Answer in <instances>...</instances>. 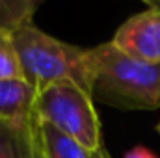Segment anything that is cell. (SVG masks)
<instances>
[{"label":"cell","mask_w":160,"mask_h":158,"mask_svg":"<svg viewBox=\"0 0 160 158\" xmlns=\"http://www.w3.org/2000/svg\"><path fill=\"white\" fill-rule=\"evenodd\" d=\"M34 116L54 125L88 153H95L104 145L93 97L77 82L63 80L38 91Z\"/></svg>","instance_id":"3"},{"label":"cell","mask_w":160,"mask_h":158,"mask_svg":"<svg viewBox=\"0 0 160 158\" xmlns=\"http://www.w3.org/2000/svg\"><path fill=\"white\" fill-rule=\"evenodd\" d=\"M89 93L119 110H158L160 65L121 52L110 41L88 48Z\"/></svg>","instance_id":"1"},{"label":"cell","mask_w":160,"mask_h":158,"mask_svg":"<svg viewBox=\"0 0 160 158\" xmlns=\"http://www.w3.org/2000/svg\"><path fill=\"white\" fill-rule=\"evenodd\" d=\"M9 34L19 56L22 78L36 91L56 82L71 80L89 93L88 48L75 47L45 34L34 24V21L22 22Z\"/></svg>","instance_id":"2"},{"label":"cell","mask_w":160,"mask_h":158,"mask_svg":"<svg viewBox=\"0 0 160 158\" xmlns=\"http://www.w3.org/2000/svg\"><path fill=\"white\" fill-rule=\"evenodd\" d=\"M89 158H112V156H110V153L106 151V147L102 145L101 149H97L95 153H91V155H89Z\"/></svg>","instance_id":"11"},{"label":"cell","mask_w":160,"mask_h":158,"mask_svg":"<svg viewBox=\"0 0 160 158\" xmlns=\"http://www.w3.org/2000/svg\"><path fill=\"white\" fill-rule=\"evenodd\" d=\"M36 134L43 158H89L91 155L73 138L58 130L54 125L38 117H36Z\"/></svg>","instance_id":"7"},{"label":"cell","mask_w":160,"mask_h":158,"mask_svg":"<svg viewBox=\"0 0 160 158\" xmlns=\"http://www.w3.org/2000/svg\"><path fill=\"white\" fill-rule=\"evenodd\" d=\"M38 2L30 0H13L0 2V30L13 32L26 21H34V13L38 9Z\"/></svg>","instance_id":"8"},{"label":"cell","mask_w":160,"mask_h":158,"mask_svg":"<svg viewBox=\"0 0 160 158\" xmlns=\"http://www.w3.org/2000/svg\"><path fill=\"white\" fill-rule=\"evenodd\" d=\"M158 132H160V125H158Z\"/></svg>","instance_id":"12"},{"label":"cell","mask_w":160,"mask_h":158,"mask_svg":"<svg viewBox=\"0 0 160 158\" xmlns=\"http://www.w3.org/2000/svg\"><path fill=\"white\" fill-rule=\"evenodd\" d=\"M0 158H43L34 116L22 123L0 119Z\"/></svg>","instance_id":"5"},{"label":"cell","mask_w":160,"mask_h":158,"mask_svg":"<svg viewBox=\"0 0 160 158\" xmlns=\"http://www.w3.org/2000/svg\"><path fill=\"white\" fill-rule=\"evenodd\" d=\"M112 43L130 58L160 65V4H151L149 9L127 19Z\"/></svg>","instance_id":"4"},{"label":"cell","mask_w":160,"mask_h":158,"mask_svg":"<svg viewBox=\"0 0 160 158\" xmlns=\"http://www.w3.org/2000/svg\"><path fill=\"white\" fill-rule=\"evenodd\" d=\"M123 158H158V156H157L153 151H149L147 147L138 145V147H132Z\"/></svg>","instance_id":"10"},{"label":"cell","mask_w":160,"mask_h":158,"mask_svg":"<svg viewBox=\"0 0 160 158\" xmlns=\"http://www.w3.org/2000/svg\"><path fill=\"white\" fill-rule=\"evenodd\" d=\"M38 91L22 78L0 80V119L22 123L34 116Z\"/></svg>","instance_id":"6"},{"label":"cell","mask_w":160,"mask_h":158,"mask_svg":"<svg viewBox=\"0 0 160 158\" xmlns=\"http://www.w3.org/2000/svg\"><path fill=\"white\" fill-rule=\"evenodd\" d=\"M17 78H22V71H21L19 56L11 39V34L6 30H0V80Z\"/></svg>","instance_id":"9"}]
</instances>
